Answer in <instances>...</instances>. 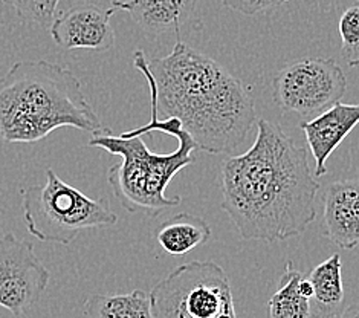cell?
I'll use <instances>...</instances> for the list:
<instances>
[{
  "label": "cell",
  "mask_w": 359,
  "mask_h": 318,
  "mask_svg": "<svg viewBox=\"0 0 359 318\" xmlns=\"http://www.w3.org/2000/svg\"><path fill=\"white\" fill-rule=\"evenodd\" d=\"M358 124L359 102L346 105L341 101L302 124L307 145L315 159V176H324L327 173L326 162L330 154L338 149V145Z\"/></svg>",
  "instance_id": "obj_11"
},
{
  "label": "cell",
  "mask_w": 359,
  "mask_h": 318,
  "mask_svg": "<svg viewBox=\"0 0 359 318\" xmlns=\"http://www.w3.org/2000/svg\"><path fill=\"white\" fill-rule=\"evenodd\" d=\"M220 190L222 210L245 240H287L316 218L320 184L306 149L264 118L251 149L222 164Z\"/></svg>",
  "instance_id": "obj_1"
},
{
  "label": "cell",
  "mask_w": 359,
  "mask_h": 318,
  "mask_svg": "<svg viewBox=\"0 0 359 318\" xmlns=\"http://www.w3.org/2000/svg\"><path fill=\"white\" fill-rule=\"evenodd\" d=\"M302 279L303 272L298 271L292 262H287L278 289L269 298L268 318H313L311 300L298 288Z\"/></svg>",
  "instance_id": "obj_16"
},
{
  "label": "cell",
  "mask_w": 359,
  "mask_h": 318,
  "mask_svg": "<svg viewBox=\"0 0 359 318\" xmlns=\"http://www.w3.org/2000/svg\"><path fill=\"white\" fill-rule=\"evenodd\" d=\"M23 220L28 233L45 244L71 245L81 231L115 225L116 213L106 197L92 199L65 183L53 168L46 170L43 185L22 190Z\"/></svg>",
  "instance_id": "obj_5"
},
{
  "label": "cell",
  "mask_w": 359,
  "mask_h": 318,
  "mask_svg": "<svg viewBox=\"0 0 359 318\" xmlns=\"http://www.w3.org/2000/svg\"><path fill=\"white\" fill-rule=\"evenodd\" d=\"M49 279L32 244L13 233L0 237V306L15 317L25 315L40 302Z\"/></svg>",
  "instance_id": "obj_8"
},
{
  "label": "cell",
  "mask_w": 359,
  "mask_h": 318,
  "mask_svg": "<svg viewBox=\"0 0 359 318\" xmlns=\"http://www.w3.org/2000/svg\"><path fill=\"white\" fill-rule=\"evenodd\" d=\"M60 0H4L25 22L37 23L49 31Z\"/></svg>",
  "instance_id": "obj_18"
},
{
  "label": "cell",
  "mask_w": 359,
  "mask_h": 318,
  "mask_svg": "<svg viewBox=\"0 0 359 318\" xmlns=\"http://www.w3.org/2000/svg\"><path fill=\"white\" fill-rule=\"evenodd\" d=\"M133 65L149 84L150 121L118 136L104 127L92 135L89 145L121 158L107 171V183L118 202L129 213L158 218L181 204V197H168L165 188L179 171L194 164L198 147L177 119L159 118L156 84L141 51L133 54Z\"/></svg>",
  "instance_id": "obj_3"
},
{
  "label": "cell",
  "mask_w": 359,
  "mask_h": 318,
  "mask_svg": "<svg viewBox=\"0 0 359 318\" xmlns=\"http://www.w3.org/2000/svg\"><path fill=\"white\" fill-rule=\"evenodd\" d=\"M194 5L196 0H132L121 10L129 13L145 32L175 31L179 36L182 25L193 14Z\"/></svg>",
  "instance_id": "obj_12"
},
{
  "label": "cell",
  "mask_w": 359,
  "mask_h": 318,
  "mask_svg": "<svg viewBox=\"0 0 359 318\" xmlns=\"http://www.w3.org/2000/svg\"><path fill=\"white\" fill-rule=\"evenodd\" d=\"M115 8L106 10L93 4H81L63 11L50 25V37L63 49H89L97 53L112 49L115 31L110 17Z\"/></svg>",
  "instance_id": "obj_9"
},
{
  "label": "cell",
  "mask_w": 359,
  "mask_h": 318,
  "mask_svg": "<svg viewBox=\"0 0 359 318\" xmlns=\"http://www.w3.org/2000/svg\"><path fill=\"white\" fill-rule=\"evenodd\" d=\"M341 55L348 66L359 67V0L350 5L339 19Z\"/></svg>",
  "instance_id": "obj_17"
},
{
  "label": "cell",
  "mask_w": 359,
  "mask_h": 318,
  "mask_svg": "<svg viewBox=\"0 0 359 318\" xmlns=\"http://www.w3.org/2000/svg\"><path fill=\"white\" fill-rule=\"evenodd\" d=\"M60 127L92 135L104 128L69 67L46 60L14 63L0 77V140L32 144Z\"/></svg>",
  "instance_id": "obj_4"
},
{
  "label": "cell",
  "mask_w": 359,
  "mask_h": 318,
  "mask_svg": "<svg viewBox=\"0 0 359 318\" xmlns=\"http://www.w3.org/2000/svg\"><path fill=\"white\" fill-rule=\"evenodd\" d=\"M347 79L335 60L298 58L272 80V100L283 114L312 119L344 97Z\"/></svg>",
  "instance_id": "obj_7"
},
{
  "label": "cell",
  "mask_w": 359,
  "mask_h": 318,
  "mask_svg": "<svg viewBox=\"0 0 359 318\" xmlns=\"http://www.w3.org/2000/svg\"><path fill=\"white\" fill-rule=\"evenodd\" d=\"M287 2H290V0H222V4L229 8V10H234L246 15L276 10V8Z\"/></svg>",
  "instance_id": "obj_19"
},
{
  "label": "cell",
  "mask_w": 359,
  "mask_h": 318,
  "mask_svg": "<svg viewBox=\"0 0 359 318\" xmlns=\"http://www.w3.org/2000/svg\"><path fill=\"white\" fill-rule=\"evenodd\" d=\"M307 280L311 281L313 318H337L344 303L343 262L339 254H332L327 260L316 265Z\"/></svg>",
  "instance_id": "obj_13"
},
{
  "label": "cell",
  "mask_w": 359,
  "mask_h": 318,
  "mask_svg": "<svg viewBox=\"0 0 359 318\" xmlns=\"http://www.w3.org/2000/svg\"><path fill=\"white\" fill-rule=\"evenodd\" d=\"M147 63L159 112L177 119L199 150L229 153L251 133L257 121L251 92L216 60L177 41L167 57Z\"/></svg>",
  "instance_id": "obj_2"
},
{
  "label": "cell",
  "mask_w": 359,
  "mask_h": 318,
  "mask_svg": "<svg viewBox=\"0 0 359 318\" xmlns=\"http://www.w3.org/2000/svg\"><path fill=\"white\" fill-rule=\"evenodd\" d=\"M339 318H359V303L344 309V311L341 312Z\"/></svg>",
  "instance_id": "obj_20"
},
{
  "label": "cell",
  "mask_w": 359,
  "mask_h": 318,
  "mask_svg": "<svg viewBox=\"0 0 359 318\" xmlns=\"http://www.w3.org/2000/svg\"><path fill=\"white\" fill-rule=\"evenodd\" d=\"M112 2V6L115 8V10H121L123 6H126L127 4H130L132 0H110Z\"/></svg>",
  "instance_id": "obj_21"
},
{
  "label": "cell",
  "mask_w": 359,
  "mask_h": 318,
  "mask_svg": "<svg viewBox=\"0 0 359 318\" xmlns=\"http://www.w3.org/2000/svg\"><path fill=\"white\" fill-rule=\"evenodd\" d=\"M323 234L341 249L359 246V180H338L324 193Z\"/></svg>",
  "instance_id": "obj_10"
},
{
  "label": "cell",
  "mask_w": 359,
  "mask_h": 318,
  "mask_svg": "<svg viewBox=\"0 0 359 318\" xmlns=\"http://www.w3.org/2000/svg\"><path fill=\"white\" fill-rule=\"evenodd\" d=\"M211 239V227L199 216L179 213L162 223L156 231V240L164 251L172 256H184L202 246Z\"/></svg>",
  "instance_id": "obj_14"
},
{
  "label": "cell",
  "mask_w": 359,
  "mask_h": 318,
  "mask_svg": "<svg viewBox=\"0 0 359 318\" xmlns=\"http://www.w3.org/2000/svg\"><path fill=\"white\" fill-rule=\"evenodd\" d=\"M88 318H155L150 296L136 289L129 294H93L84 303Z\"/></svg>",
  "instance_id": "obj_15"
},
{
  "label": "cell",
  "mask_w": 359,
  "mask_h": 318,
  "mask_svg": "<svg viewBox=\"0 0 359 318\" xmlns=\"http://www.w3.org/2000/svg\"><path fill=\"white\" fill-rule=\"evenodd\" d=\"M149 296L155 318H238L226 272L210 260L177 266Z\"/></svg>",
  "instance_id": "obj_6"
}]
</instances>
